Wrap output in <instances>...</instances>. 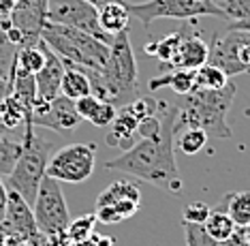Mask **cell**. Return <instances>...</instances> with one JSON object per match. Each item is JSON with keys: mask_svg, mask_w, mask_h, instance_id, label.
Returning a JSON list of instances; mask_svg holds the SVG:
<instances>
[{"mask_svg": "<svg viewBox=\"0 0 250 246\" xmlns=\"http://www.w3.org/2000/svg\"><path fill=\"white\" fill-rule=\"evenodd\" d=\"M208 133L201 129H184L178 135V150L184 152L186 157H195L206 148L208 144Z\"/></svg>", "mask_w": 250, "mask_h": 246, "instance_id": "27", "label": "cell"}, {"mask_svg": "<svg viewBox=\"0 0 250 246\" xmlns=\"http://www.w3.org/2000/svg\"><path fill=\"white\" fill-rule=\"evenodd\" d=\"M28 120H30V113H28V110L13 94L0 105V124H2L4 131H13L15 127H20L21 122L26 124Z\"/></svg>", "mask_w": 250, "mask_h": 246, "instance_id": "25", "label": "cell"}, {"mask_svg": "<svg viewBox=\"0 0 250 246\" xmlns=\"http://www.w3.org/2000/svg\"><path fill=\"white\" fill-rule=\"evenodd\" d=\"M126 9L130 15H135L144 24V28H150L154 20H192V17H218L227 20L223 7L216 0H147V2L135 4L126 2Z\"/></svg>", "mask_w": 250, "mask_h": 246, "instance_id": "6", "label": "cell"}, {"mask_svg": "<svg viewBox=\"0 0 250 246\" xmlns=\"http://www.w3.org/2000/svg\"><path fill=\"white\" fill-rule=\"evenodd\" d=\"M96 223L99 221H96L94 212L92 214H83V216H79V219L69 223V227H66V236H69V240L71 242H75V244L83 242V240H88L94 233Z\"/></svg>", "mask_w": 250, "mask_h": 246, "instance_id": "29", "label": "cell"}, {"mask_svg": "<svg viewBox=\"0 0 250 246\" xmlns=\"http://www.w3.org/2000/svg\"><path fill=\"white\" fill-rule=\"evenodd\" d=\"M203 227H206L208 236L212 240H216L220 246H223L237 229V225L233 223L231 216L227 212H223V210H216V208H212V212H209L208 221L203 223Z\"/></svg>", "mask_w": 250, "mask_h": 246, "instance_id": "23", "label": "cell"}, {"mask_svg": "<svg viewBox=\"0 0 250 246\" xmlns=\"http://www.w3.org/2000/svg\"><path fill=\"white\" fill-rule=\"evenodd\" d=\"M209 54V43L201 34L192 32L188 26L184 24V37L178 47V54L173 56V60L167 65V68H197L203 67L208 62Z\"/></svg>", "mask_w": 250, "mask_h": 246, "instance_id": "17", "label": "cell"}, {"mask_svg": "<svg viewBox=\"0 0 250 246\" xmlns=\"http://www.w3.org/2000/svg\"><path fill=\"white\" fill-rule=\"evenodd\" d=\"M227 30H244V32H250V17H246V20H242V22H229Z\"/></svg>", "mask_w": 250, "mask_h": 246, "instance_id": "40", "label": "cell"}, {"mask_svg": "<svg viewBox=\"0 0 250 246\" xmlns=\"http://www.w3.org/2000/svg\"><path fill=\"white\" fill-rule=\"evenodd\" d=\"M7 195H9L7 214H4V221L0 223L2 236L15 240V242H20V240H32L39 233L35 216H32V208L9 186H7Z\"/></svg>", "mask_w": 250, "mask_h": 246, "instance_id": "15", "label": "cell"}, {"mask_svg": "<svg viewBox=\"0 0 250 246\" xmlns=\"http://www.w3.org/2000/svg\"><path fill=\"white\" fill-rule=\"evenodd\" d=\"M96 167V146L94 144H69L49 157L45 176L66 182V184H82L94 174Z\"/></svg>", "mask_w": 250, "mask_h": 246, "instance_id": "8", "label": "cell"}, {"mask_svg": "<svg viewBox=\"0 0 250 246\" xmlns=\"http://www.w3.org/2000/svg\"><path fill=\"white\" fill-rule=\"evenodd\" d=\"M182 229H184V240L186 246H220L216 240L208 236L206 227L195 225V223H182Z\"/></svg>", "mask_w": 250, "mask_h": 246, "instance_id": "31", "label": "cell"}, {"mask_svg": "<svg viewBox=\"0 0 250 246\" xmlns=\"http://www.w3.org/2000/svg\"><path fill=\"white\" fill-rule=\"evenodd\" d=\"M88 2H90V4H94L96 9H101V7H103V4L109 2V0H88Z\"/></svg>", "mask_w": 250, "mask_h": 246, "instance_id": "42", "label": "cell"}, {"mask_svg": "<svg viewBox=\"0 0 250 246\" xmlns=\"http://www.w3.org/2000/svg\"><path fill=\"white\" fill-rule=\"evenodd\" d=\"M18 45H13L9 41L7 32L0 28V77H11L13 71V62H15V54H18Z\"/></svg>", "mask_w": 250, "mask_h": 246, "instance_id": "30", "label": "cell"}, {"mask_svg": "<svg viewBox=\"0 0 250 246\" xmlns=\"http://www.w3.org/2000/svg\"><path fill=\"white\" fill-rule=\"evenodd\" d=\"M11 96V77H0V105Z\"/></svg>", "mask_w": 250, "mask_h": 246, "instance_id": "38", "label": "cell"}, {"mask_svg": "<svg viewBox=\"0 0 250 246\" xmlns=\"http://www.w3.org/2000/svg\"><path fill=\"white\" fill-rule=\"evenodd\" d=\"M47 22L82 30L107 45L113 41L111 34H107L99 24V9L88 0H54L47 9Z\"/></svg>", "mask_w": 250, "mask_h": 246, "instance_id": "10", "label": "cell"}, {"mask_svg": "<svg viewBox=\"0 0 250 246\" xmlns=\"http://www.w3.org/2000/svg\"><path fill=\"white\" fill-rule=\"evenodd\" d=\"M28 122H32V127H43V129L58 131V133H69V131L79 127L82 118H79V113L75 110V101L58 94L45 107V112L32 116Z\"/></svg>", "mask_w": 250, "mask_h": 246, "instance_id": "16", "label": "cell"}, {"mask_svg": "<svg viewBox=\"0 0 250 246\" xmlns=\"http://www.w3.org/2000/svg\"><path fill=\"white\" fill-rule=\"evenodd\" d=\"M216 210H223L233 219L237 227L250 225V191H233L220 199Z\"/></svg>", "mask_w": 250, "mask_h": 246, "instance_id": "19", "label": "cell"}, {"mask_svg": "<svg viewBox=\"0 0 250 246\" xmlns=\"http://www.w3.org/2000/svg\"><path fill=\"white\" fill-rule=\"evenodd\" d=\"M248 34L250 32H244V30H227L223 37H214L212 43H209L208 65L223 68L227 73V77L248 73V68L244 67L240 60L242 45L246 43Z\"/></svg>", "mask_w": 250, "mask_h": 246, "instance_id": "13", "label": "cell"}, {"mask_svg": "<svg viewBox=\"0 0 250 246\" xmlns=\"http://www.w3.org/2000/svg\"><path fill=\"white\" fill-rule=\"evenodd\" d=\"M240 60H242V65L250 71V34H248V39H246V43L242 45V51H240Z\"/></svg>", "mask_w": 250, "mask_h": 246, "instance_id": "39", "label": "cell"}, {"mask_svg": "<svg viewBox=\"0 0 250 246\" xmlns=\"http://www.w3.org/2000/svg\"><path fill=\"white\" fill-rule=\"evenodd\" d=\"M49 150L52 144L37 133H32V122H26V131L21 137V152L18 157L13 171L7 176L9 188H13L18 195L32 208L39 191V184L45 178V169L49 163Z\"/></svg>", "mask_w": 250, "mask_h": 246, "instance_id": "5", "label": "cell"}, {"mask_svg": "<svg viewBox=\"0 0 250 246\" xmlns=\"http://www.w3.org/2000/svg\"><path fill=\"white\" fill-rule=\"evenodd\" d=\"M20 152H21V141H15L0 133V178H7L13 171Z\"/></svg>", "mask_w": 250, "mask_h": 246, "instance_id": "28", "label": "cell"}, {"mask_svg": "<svg viewBox=\"0 0 250 246\" xmlns=\"http://www.w3.org/2000/svg\"><path fill=\"white\" fill-rule=\"evenodd\" d=\"M7 201H9L7 184H4V180L0 178V223L4 221V214H7Z\"/></svg>", "mask_w": 250, "mask_h": 246, "instance_id": "37", "label": "cell"}, {"mask_svg": "<svg viewBox=\"0 0 250 246\" xmlns=\"http://www.w3.org/2000/svg\"><path fill=\"white\" fill-rule=\"evenodd\" d=\"M223 246H250V242L246 240V236H244V231H242V227H237L235 233L227 240V242Z\"/></svg>", "mask_w": 250, "mask_h": 246, "instance_id": "36", "label": "cell"}, {"mask_svg": "<svg viewBox=\"0 0 250 246\" xmlns=\"http://www.w3.org/2000/svg\"><path fill=\"white\" fill-rule=\"evenodd\" d=\"M182 37H184V26H182L178 32H171V34H167V37H163L161 41L147 43L146 47H144V51H146L147 56H154L156 60H161L163 67H167L169 62L173 60V56L178 54V47H180V43H182Z\"/></svg>", "mask_w": 250, "mask_h": 246, "instance_id": "24", "label": "cell"}, {"mask_svg": "<svg viewBox=\"0 0 250 246\" xmlns=\"http://www.w3.org/2000/svg\"><path fill=\"white\" fill-rule=\"evenodd\" d=\"M41 39L49 45L64 67H83L92 71H103L107 58H109V45L90 37V34L75 30V28L45 22Z\"/></svg>", "mask_w": 250, "mask_h": 246, "instance_id": "3", "label": "cell"}, {"mask_svg": "<svg viewBox=\"0 0 250 246\" xmlns=\"http://www.w3.org/2000/svg\"><path fill=\"white\" fill-rule=\"evenodd\" d=\"M229 84V77L223 68L214 67V65H203L195 71V88L201 90H220Z\"/></svg>", "mask_w": 250, "mask_h": 246, "instance_id": "26", "label": "cell"}, {"mask_svg": "<svg viewBox=\"0 0 250 246\" xmlns=\"http://www.w3.org/2000/svg\"><path fill=\"white\" fill-rule=\"evenodd\" d=\"M32 216H35L37 229L43 236H56V233L66 231L71 214L58 180L49 178V176L41 180L35 203H32Z\"/></svg>", "mask_w": 250, "mask_h": 246, "instance_id": "7", "label": "cell"}, {"mask_svg": "<svg viewBox=\"0 0 250 246\" xmlns=\"http://www.w3.org/2000/svg\"><path fill=\"white\" fill-rule=\"evenodd\" d=\"M212 208L206 201H190L182 210V223H195V225H203L208 221Z\"/></svg>", "mask_w": 250, "mask_h": 246, "instance_id": "32", "label": "cell"}, {"mask_svg": "<svg viewBox=\"0 0 250 246\" xmlns=\"http://www.w3.org/2000/svg\"><path fill=\"white\" fill-rule=\"evenodd\" d=\"M175 118H178V107H169L161 103V133L137 139L120 157L105 161V169L122 171V174L144 180L161 191L180 195L184 182H182L178 163H175Z\"/></svg>", "mask_w": 250, "mask_h": 246, "instance_id": "1", "label": "cell"}, {"mask_svg": "<svg viewBox=\"0 0 250 246\" xmlns=\"http://www.w3.org/2000/svg\"><path fill=\"white\" fill-rule=\"evenodd\" d=\"M49 0H15L9 20L21 32V47H35L41 41V30L47 22Z\"/></svg>", "mask_w": 250, "mask_h": 246, "instance_id": "12", "label": "cell"}, {"mask_svg": "<svg viewBox=\"0 0 250 246\" xmlns=\"http://www.w3.org/2000/svg\"><path fill=\"white\" fill-rule=\"evenodd\" d=\"M103 86H105V101L122 107L139 96V71L137 60L130 45L128 28L113 34L109 45V58H107L103 71Z\"/></svg>", "mask_w": 250, "mask_h": 246, "instance_id": "4", "label": "cell"}, {"mask_svg": "<svg viewBox=\"0 0 250 246\" xmlns=\"http://www.w3.org/2000/svg\"><path fill=\"white\" fill-rule=\"evenodd\" d=\"M141 208V191L135 182L118 180L96 197L94 216L99 223L105 225H116L135 216Z\"/></svg>", "mask_w": 250, "mask_h": 246, "instance_id": "9", "label": "cell"}, {"mask_svg": "<svg viewBox=\"0 0 250 246\" xmlns=\"http://www.w3.org/2000/svg\"><path fill=\"white\" fill-rule=\"evenodd\" d=\"M15 7V0H0V17H9Z\"/></svg>", "mask_w": 250, "mask_h": 246, "instance_id": "41", "label": "cell"}, {"mask_svg": "<svg viewBox=\"0 0 250 246\" xmlns=\"http://www.w3.org/2000/svg\"><path fill=\"white\" fill-rule=\"evenodd\" d=\"M128 20L130 13L126 9V2L124 0H118V2H107L99 9V24L107 34H118L120 30H126L128 28Z\"/></svg>", "mask_w": 250, "mask_h": 246, "instance_id": "20", "label": "cell"}, {"mask_svg": "<svg viewBox=\"0 0 250 246\" xmlns=\"http://www.w3.org/2000/svg\"><path fill=\"white\" fill-rule=\"evenodd\" d=\"M235 84L229 82L220 90H201L195 88L192 92L184 94L178 103V118H175V133L184 129H201L208 137L231 139V127L227 124L233 99H235Z\"/></svg>", "mask_w": 250, "mask_h": 246, "instance_id": "2", "label": "cell"}, {"mask_svg": "<svg viewBox=\"0 0 250 246\" xmlns=\"http://www.w3.org/2000/svg\"><path fill=\"white\" fill-rule=\"evenodd\" d=\"M223 11L227 22H242L250 17V0H223Z\"/></svg>", "mask_w": 250, "mask_h": 246, "instance_id": "33", "label": "cell"}, {"mask_svg": "<svg viewBox=\"0 0 250 246\" xmlns=\"http://www.w3.org/2000/svg\"><path fill=\"white\" fill-rule=\"evenodd\" d=\"M150 90L158 88H171L175 94L184 96L195 90V68H169L167 73L158 77H152L147 84Z\"/></svg>", "mask_w": 250, "mask_h": 246, "instance_id": "18", "label": "cell"}, {"mask_svg": "<svg viewBox=\"0 0 250 246\" xmlns=\"http://www.w3.org/2000/svg\"><path fill=\"white\" fill-rule=\"evenodd\" d=\"M43 65H45V51L41 45H35V47H20L18 54H15L11 75H37Z\"/></svg>", "mask_w": 250, "mask_h": 246, "instance_id": "22", "label": "cell"}, {"mask_svg": "<svg viewBox=\"0 0 250 246\" xmlns=\"http://www.w3.org/2000/svg\"><path fill=\"white\" fill-rule=\"evenodd\" d=\"M158 112V103L152 99H144V96H137L135 101L126 103L118 110L116 120L109 124L111 131L107 133V144L118 148V150H128L130 146L137 141V127L139 122L147 116H154Z\"/></svg>", "mask_w": 250, "mask_h": 246, "instance_id": "11", "label": "cell"}, {"mask_svg": "<svg viewBox=\"0 0 250 246\" xmlns=\"http://www.w3.org/2000/svg\"><path fill=\"white\" fill-rule=\"evenodd\" d=\"M99 103H101V99H99V96H94V94H86V96H82V99H77L75 101V110L79 113V118L88 120V122H90V118L94 116Z\"/></svg>", "mask_w": 250, "mask_h": 246, "instance_id": "35", "label": "cell"}, {"mask_svg": "<svg viewBox=\"0 0 250 246\" xmlns=\"http://www.w3.org/2000/svg\"><path fill=\"white\" fill-rule=\"evenodd\" d=\"M60 94L66 99H82L86 94H92V86H90L88 75L79 67H64V75L60 82Z\"/></svg>", "mask_w": 250, "mask_h": 246, "instance_id": "21", "label": "cell"}, {"mask_svg": "<svg viewBox=\"0 0 250 246\" xmlns=\"http://www.w3.org/2000/svg\"><path fill=\"white\" fill-rule=\"evenodd\" d=\"M39 45L43 47L45 51V65L41 67V71L35 75V82H37V101L32 105V116L45 112V107L52 103L56 96L60 94V82H62V75H64V62H62L58 56L49 49V45L43 41H39Z\"/></svg>", "mask_w": 250, "mask_h": 246, "instance_id": "14", "label": "cell"}, {"mask_svg": "<svg viewBox=\"0 0 250 246\" xmlns=\"http://www.w3.org/2000/svg\"><path fill=\"white\" fill-rule=\"evenodd\" d=\"M116 116H118V107L109 101H101L94 116L90 118V122H92L94 127H109L113 120H116Z\"/></svg>", "mask_w": 250, "mask_h": 246, "instance_id": "34", "label": "cell"}]
</instances>
